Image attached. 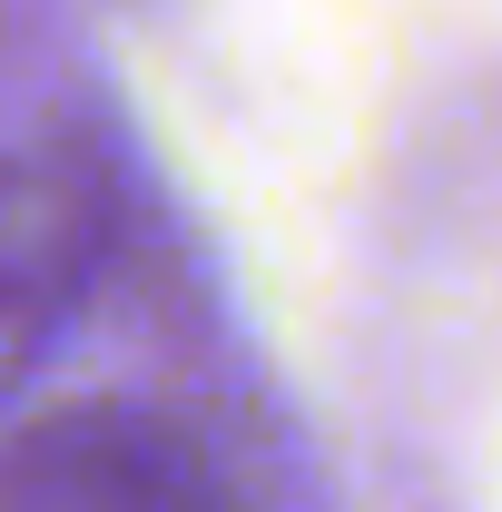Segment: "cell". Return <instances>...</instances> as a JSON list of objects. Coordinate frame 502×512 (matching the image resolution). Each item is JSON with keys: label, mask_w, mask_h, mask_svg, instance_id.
Instances as JSON below:
<instances>
[{"label": "cell", "mask_w": 502, "mask_h": 512, "mask_svg": "<svg viewBox=\"0 0 502 512\" xmlns=\"http://www.w3.org/2000/svg\"><path fill=\"white\" fill-rule=\"evenodd\" d=\"M0 512H217V483L168 414L60 404L0 434Z\"/></svg>", "instance_id": "1"}]
</instances>
